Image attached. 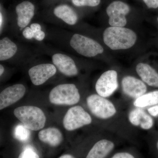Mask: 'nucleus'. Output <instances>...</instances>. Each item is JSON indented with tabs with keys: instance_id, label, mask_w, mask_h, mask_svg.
I'll return each mask as SVG.
<instances>
[{
	"instance_id": "f257e3e1",
	"label": "nucleus",
	"mask_w": 158,
	"mask_h": 158,
	"mask_svg": "<svg viewBox=\"0 0 158 158\" xmlns=\"http://www.w3.org/2000/svg\"><path fill=\"white\" fill-rule=\"evenodd\" d=\"M105 44L113 50L127 49L135 43L137 35L129 29L123 27H111L103 34Z\"/></svg>"
},
{
	"instance_id": "f03ea898",
	"label": "nucleus",
	"mask_w": 158,
	"mask_h": 158,
	"mask_svg": "<svg viewBox=\"0 0 158 158\" xmlns=\"http://www.w3.org/2000/svg\"><path fill=\"white\" fill-rule=\"evenodd\" d=\"M15 116L26 127L31 131L42 129L45 125L46 118L44 113L37 107L25 106L16 108Z\"/></svg>"
},
{
	"instance_id": "7ed1b4c3",
	"label": "nucleus",
	"mask_w": 158,
	"mask_h": 158,
	"mask_svg": "<svg viewBox=\"0 0 158 158\" xmlns=\"http://www.w3.org/2000/svg\"><path fill=\"white\" fill-rule=\"evenodd\" d=\"M80 94L76 86L73 84L57 85L49 94L50 102L56 105L72 106L76 104L80 100Z\"/></svg>"
},
{
	"instance_id": "20e7f679",
	"label": "nucleus",
	"mask_w": 158,
	"mask_h": 158,
	"mask_svg": "<svg viewBox=\"0 0 158 158\" xmlns=\"http://www.w3.org/2000/svg\"><path fill=\"white\" fill-rule=\"evenodd\" d=\"M69 44L77 53L88 58L95 56L104 52L102 47L97 41L80 34H74L71 37Z\"/></svg>"
},
{
	"instance_id": "39448f33",
	"label": "nucleus",
	"mask_w": 158,
	"mask_h": 158,
	"mask_svg": "<svg viewBox=\"0 0 158 158\" xmlns=\"http://www.w3.org/2000/svg\"><path fill=\"white\" fill-rule=\"evenodd\" d=\"M87 104L91 113L98 118L107 119L116 114V110L113 103L98 94H93L87 98Z\"/></svg>"
},
{
	"instance_id": "423d86ee",
	"label": "nucleus",
	"mask_w": 158,
	"mask_h": 158,
	"mask_svg": "<svg viewBox=\"0 0 158 158\" xmlns=\"http://www.w3.org/2000/svg\"><path fill=\"white\" fill-rule=\"evenodd\" d=\"M91 122V116L80 106H75L69 109L63 120L64 127L68 131H74L90 124Z\"/></svg>"
},
{
	"instance_id": "0eeeda50",
	"label": "nucleus",
	"mask_w": 158,
	"mask_h": 158,
	"mask_svg": "<svg viewBox=\"0 0 158 158\" xmlns=\"http://www.w3.org/2000/svg\"><path fill=\"white\" fill-rule=\"evenodd\" d=\"M118 87L117 72L110 70L102 74L99 78L95 85V90L100 96L107 98L112 95Z\"/></svg>"
},
{
	"instance_id": "6e6552de",
	"label": "nucleus",
	"mask_w": 158,
	"mask_h": 158,
	"mask_svg": "<svg viewBox=\"0 0 158 158\" xmlns=\"http://www.w3.org/2000/svg\"><path fill=\"white\" fill-rule=\"evenodd\" d=\"M127 4L120 1H115L108 6L106 13L109 16V23L111 27H124L127 21L125 16L130 12Z\"/></svg>"
},
{
	"instance_id": "1a4fd4ad",
	"label": "nucleus",
	"mask_w": 158,
	"mask_h": 158,
	"mask_svg": "<svg viewBox=\"0 0 158 158\" xmlns=\"http://www.w3.org/2000/svg\"><path fill=\"white\" fill-rule=\"evenodd\" d=\"M56 72L57 68L53 64L42 63L30 68L28 74L32 84L39 86L54 76Z\"/></svg>"
},
{
	"instance_id": "9d476101",
	"label": "nucleus",
	"mask_w": 158,
	"mask_h": 158,
	"mask_svg": "<svg viewBox=\"0 0 158 158\" xmlns=\"http://www.w3.org/2000/svg\"><path fill=\"white\" fill-rule=\"evenodd\" d=\"M25 87L16 84L6 88L0 94V110L11 106L21 99L26 93Z\"/></svg>"
},
{
	"instance_id": "9b49d317",
	"label": "nucleus",
	"mask_w": 158,
	"mask_h": 158,
	"mask_svg": "<svg viewBox=\"0 0 158 158\" xmlns=\"http://www.w3.org/2000/svg\"><path fill=\"white\" fill-rule=\"evenodd\" d=\"M52 59L53 64L57 69L65 76H75L78 73L75 62L68 55L57 53L52 56Z\"/></svg>"
},
{
	"instance_id": "f8f14e48",
	"label": "nucleus",
	"mask_w": 158,
	"mask_h": 158,
	"mask_svg": "<svg viewBox=\"0 0 158 158\" xmlns=\"http://www.w3.org/2000/svg\"><path fill=\"white\" fill-rule=\"evenodd\" d=\"M122 86L125 94L135 99L145 94L147 90V87L144 82L130 76L123 79Z\"/></svg>"
},
{
	"instance_id": "ddd939ff",
	"label": "nucleus",
	"mask_w": 158,
	"mask_h": 158,
	"mask_svg": "<svg viewBox=\"0 0 158 158\" xmlns=\"http://www.w3.org/2000/svg\"><path fill=\"white\" fill-rule=\"evenodd\" d=\"M15 11L17 15V26L22 30L27 27L34 17L35 7L31 2L24 1L16 6Z\"/></svg>"
},
{
	"instance_id": "4468645a",
	"label": "nucleus",
	"mask_w": 158,
	"mask_h": 158,
	"mask_svg": "<svg viewBox=\"0 0 158 158\" xmlns=\"http://www.w3.org/2000/svg\"><path fill=\"white\" fill-rule=\"evenodd\" d=\"M128 119L131 124L143 130L150 129L154 124L152 117L141 108L132 110L129 113Z\"/></svg>"
},
{
	"instance_id": "2eb2a0df",
	"label": "nucleus",
	"mask_w": 158,
	"mask_h": 158,
	"mask_svg": "<svg viewBox=\"0 0 158 158\" xmlns=\"http://www.w3.org/2000/svg\"><path fill=\"white\" fill-rule=\"evenodd\" d=\"M136 71L144 83L152 87L158 88V73L150 65L140 63L136 66Z\"/></svg>"
},
{
	"instance_id": "dca6fc26",
	"label": "nucleus",
	"mask_w": 158,
	"mask_h": 158,
	"mask_svg": "<svg viewBox=\"0 0 158 158\" xmlns=\"http://www.w3.org/2000/svg\"><path fill=\"white\" fill-rule=\"evenodd\" d=\"M40 140L52 147H56L63 140L62 133L55 127H49L41 130L38 134Z\"/></svg>"
},
{
	"instance_id": "f3484780",
	"label": "nucleus",
	"mask_w": 158,
	"mask_h": 158,
	"mask_svg": "<svg viewBox=\"0 0 158 158\" xmlns=\"http://www.w3.org/2000/svg\"><path fill=\"white\" fill-rule=\"evenodd\" d=\"M114 148V144L110 140L102 139L96 142L86 158H105Z\"/></svg>"
},
{
	"instance_id": "a211bd4d",
	"label": "nucleus",
	"mask_w": 158,
	"mask_h": 158,
	"mask_svg": "<svg viewBox=\"0 0 158 158\" xmlns=\"http://www.w3.org/2000/svg\"><path fill=\"white\" fill-rule=\"evenodd\" d=\"M54 14L56 17L62 20L69 25H75L78 21V15L70 6L67 5H61L54 9Z\"/></svg>"
},
{
	"instance_id": "6ab92c4d",
	"label": "nucleus",
	"mask_w": 158,
	"mask_h": 158,
	"mask_svg": "<svg viewBox=\"0 0 158 158\" xmlns=\"http://www.w3.org/2000/svg\"><path fill=\"white\" fill-rule=\"evenodd\" d=\"M17 51V45L9 37H4L0 40V61L11 59L16 54Z\"/></svg>"
},
{
	"instance_id": "aec40b11",
	"label": "nucleus",
	"mask_w": 158,
	"mask_h": 158,
	"mask_svg": "<svg viewBox=\"0 0 158 158\" xmlns=\"http://www.w3.org/2000/svg\"><path fill=\"white\" fill-rule=\"evenodd\" d=\"M158 104V90L145 94L136 99L134 105L136 107L144 108Z\"/></svg>"
},
{
	"instance_id": "412c9836",
	"label": "nucleus",
	"mask_w": 158,
	"mask_h": 158,
	"mask_svg": "<svg viewBox=\"0 0 158 158\" xmlns=\"http://www.w3.org/2000/svg\"><path fill=\"white\" fill-rule=\"evenodd\" d=\"M31 133L30 130L23 125L19 124L15 128L13 135L18 141L26 142L30 139Z\"/></svg>"
},
{
	"instance_id": "4be33fe9",
	"label": "nucleus",
	"mask_w": 158,
	"mask_h": 158,
	"mask_svg": "<svg viewBox=\"0 0 158 158\" xmlns=\"http://www.w3.org/2000/svg\"><path fill=\"white\" fill-rule=\"evenodd\" d=\"M18 158H40V157L32 148H28L21 153Z\"/></svg>"
},
{
	"instance_id": "5701e85b",
	"label": "nucleus",
	"mask_w": 158,
	"mask_h": 158,
	"mask_svg": "<svg viewBox=\"0 0 158 158\" xmlns=\"http://www.w3.org/2000/svg\"><path fill=\"white\" fill-rule=\"evenodd\" d=\"M22 34L26 39L31 40L34 37V33L30 27H27L23 30Z\"/></svg>"
},
{
	"instance_id": "b1692460",
	"label": "nucleus",
	"mask_w": 158,
	"mask_h": 158,
	"mask_svg": "<svg viewBox=\"0 0 158 158\" xmlns=\"http://www.w3.org/2000/svg\"><path fill=\"white\" fill-rule=\"evenodd\" d=\"M148 8L156 9L158 7V0H143Z\"/></svg>"
},
{
	"instance_id": "393cba45",
	"label": "nucleus",
	"mask_w": 158,
	"mask_h": 158,
	"mask_svg": "<svg viewBox=\"0 0 158 158\" xmlns=\"http://www.w3.org/2000/svg\"><path fill=\"white\" fill-rule=\"evenodd\" d=\"M112 158H135V157L127 152L117 153L112 157Z\"/></svg>"
},
{
	"instance_id": "a878e982",
	"label": "nucleus",
	"mask_w": 158,
	"mask_h": 158,
	"mask_svg": "<svg viewBox=\"0 0 158 158\" xmlns=\"http://www.w3.org/2000/svg\"><path fill=\"white\" fill-rule=\"evenodd\" d=\"M45 34L42 30L34 33V39L37 41H42L45 38Z\"/></svg>"
},
{
	"instance_id": "bb28decb",
	"label": "nucleus",
	"mask_w": 158,
	"mask_h": 158,
	"mask_svg": "<svg viewBox=\"0 0 158 158\" xmlns=\"http://www.w3.org/2000/svg\"><path fill=\"white\" fill-rule=\"evenodd\" d=\"M148 112L151 116L156 117L158 116V105L148 109Z\"/></svg>"
},
{
	"instance_id": "cd10ccee",
	"label": "nucleus",
	"mask_w": 158,
	"mask_h": 158,
	"mask_svg": "<svg viewBox=\"0 0 158 158\" xmlns=\"http://www.w3.org/2000/svg\"><path fill=\"white\" fill-rule=\"evenodd\" d=\"M73 4L77 7L87 6L88 0H72Z\"/></svg>"
},
{
	"instance_id": "c85d7f7f",
	"label": "nucleus",
	"mask_w": 158,
	"mask_h": 158,
	"mask_svg": "<svg viewBox=\"0 0 158 158\" xmlns=\"http://www.w3.org/2000/svg\"><path fill=\"white\" fill-rule=\"evenodd\" d=\"M30 27L32 29L34 33H36L37 31H41L42 29L41 26L37 23H34L31 24L30 26Z\"/></svg>"
},
{
	"instance_id": "c756f323",
	"label": "nucleus",
	"mask_w": 158,
	"mask_h": 158,
	"mask_svg": "<svg viewBox=\"0 0 158 158\" xmlns=\"http://www.w3.org/2000/svg\"><path fill=\"white\" fill-rule=\"evenodd\" d=\"M101 0H88V5L89 7H95L100 3Z\"/></svg>"
},
{
	"instance_id": "7c9ffc66",
	"label": "nucleus",
	"mask_w": 158,
	"mask_h": 158,
	"mask_svg": "<svg viewBox=\"0 0 158 158\" xmlns=\"http://www.w3.org/2000/svg\"><path fill=\"white\" fill-rule=\"evenodd\" d=\"M3 24H4V18L2 12L0 13V28H1V31H2V28Z\"/></svg>"
},
{
	"instance_id": "2f4dec72",
	"label": "nucleus",
	"mask_w": 158,
	"mask_h": 158,
	"mask_svg": "<svg viewBox=\"0 0 158 158\" xmlns=\"http://www.w3.org/2000/svg\"><path fill=\"white\" fill-rule=\"evenodd\" d=\"M4 72H5V68L4 66L2 64L0 65V76H2V75L4 73Z\"/></svg>"
},
{
	"instance_id": "473e14b6",
	"label": "nucleus",
	"mask_w": 158,
	"mask_h": 158,
	"mask_svg": "<svg viewBox=\"0 0 158 158\" xmlns=\"http://www.w3.org/2000/svg\"><path fill=\"white\" fill-rule=\"evenodd\" d=\"M59 158H75L73 156L69 154H65L61 156Z\"/></svg>"
},
{
	"instance_id": "72a5a7b5",
	"label": "nucleus",
	"mask_w": 158,
	"mask_h": 158,
	"mask_svg": "<svg viewBox=\"0 0 158 158\" xmlns=\"http://www.w3.org/2000/svg\"><path fill=\"white\" fill-rule=\"evenodd\" d=\"M157 149L158 150V141H157Z\"/></svg>"
},
{
	"instance_id": "f704fd0d",
	"label": "nucleus",
	"mask_w": 158,
	"mask_h": 158,
	"mask_svg": "<svg viewBox=\"0 0 158 158\" xmlns=\"http://www.w3.org/2000/svg\"><path fill=\"white\" fill-rule=\"evenodd\" d=\"M157 20H158V19H157Z\"/></svg>"
}]
</instances>
